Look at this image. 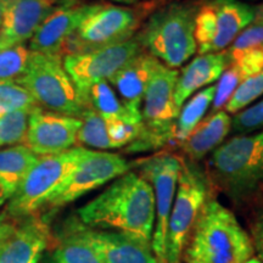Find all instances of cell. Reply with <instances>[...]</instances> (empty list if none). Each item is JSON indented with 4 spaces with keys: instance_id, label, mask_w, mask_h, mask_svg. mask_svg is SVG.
Instances as JSON below:
<instances>
[{
    "instance_id": "11",
    "label": "cell",
    "mask_w": 263,
    "mask_h": 263,
    "mask_svg": "<svg viewBox=\"0 0 263 263\" xmlns=\"http://www.w3.org/2000/svg\"><path fill=\"white\" fill-rule=\"evenodd\" d=\"M137 167L139 174L153 186L155 196V227L151 248L159 263H167V229L182 170V157L161 153L138 161Z\"/></svg>"
},
{
    "instance_id": "24",
    "label": "cell",
    "mask_w": 263,
    "mask_h": 263,
    "mask_svg": "<svg viewBox=\"0 0 263 263\" xmlns=\"http://www.w3.org/2000/svg\"><path fill=\"white\" fill-rule=\"evenodd\" d=\"M215 91L216 85L203 88L202 90L197 91V94L190 98L188 101H185L183 106L179 108L173 137V143L176 145L179 146L192 133L194 128L203 120L206 111L212 105Z\"/></svg>"
},
{
    "instance_id": "15",
    "label": "cell",
    "mask_w": 263,
    "mask_h": 263,
    "mask_svg": "<svg viewBox=\"0 0 263 263\" xmlns=\"http://www.w3.org/2000/svg\"><path fill=\"white\" fill-rule=\"evenodd\" d=\"M95 4L97 3L87 4L78 0H64L52 10L29 39V50L64 57L66 44L94 9Z\"/></svg>"
},
{
    "instance_id": "40",
    "label": "cell",
    "mask_w": 263,
    "mask_h": 263,
    "mask_svg": "<svg viewBox=\"0 0 263 263\" xmlns=\"http://www.w3.org/2000/svg\"><path fill=\"white\" fill-rule=\"evenodd\" d=\"M245 263H261V262H259V259L257 257H251L249 261H246Z\"/></svg>"
},
{
    "instance_id": "30",
    "label": "cell",
    "mask_w": 263,
    "mask_h": 263,
    "mask_svg": "<svg viewBox=\"0 0 263 263\" xmlns=\"http://www.w3.org/2000/svg\"><path fill=\"white\" fill-rule=\"evenodd\" d=\"M31 52L25 44L0 50V82L15 81L24 73Z\"/></svg>"
},
{
    "instance_id": "32",
    "label": "cell",
    "mask_w": 263,
    "mask_h": 263,
    "mask_svg": "<svg viewBox=\"0 0 263 263\" xmlns=\"http://www.w3.org/2000/svg\"><path fill=\"white\" fill-rule=\"evenodd\" d=\"M261 128H263V99L232 117V130L234 133L250 134Z\"/></svg>"
},
{
    "instance_id": "28",
    "label": "cell",
    "mask_w": 263,
    "mask_h": 263,
    "mask_svg": "<svg viewBox=\"0 0 263 263\" xmlns=\"http://www.w3.org/2000/svg\"><path fill=\"white\" fill-rule=\"evenodd\" d=\"M41 107L31 93L15 81L0 82V114L10 111H34Z\"/></svg>"
},
{
    "instance_id": "18",
    "label": "cell",
    "mask_w": 263,
    "mask_h": 263,
    "mask_svg": "<svg viewBox=\"0 0 263 263\" xmlns=\"http://www.w3.org/2000/svg\"><path fill=\"white\" fill-rule=\"evenodd\" d=\"M90 233L103 263H159L151 242L143 238L93 228Z\"/></svg>"
},
{
    "instance_id": "4",
    "label": "cell",
    "mask_w": 263,
    "mask_h": 263,
    "mask_svg": "<svg viewBox=\"0 0 263 263\" xmlns=\"http://www.w3.org/2000/svg\"><path fill=\"white\" fill-rule=\"evenodd\" d=\"M201 3L173 2L154 11L136 38L144 50L167 67L183 66L197 50L195 16Z\"/></svg>"
},
{
    "instance_id": "23",
    "label": "cell",
    "mask_w": 263,
    "mask_h": 263,
    "mask_svg": "<svg viewBox=\"0 0 263 263\" xmlns=\"http://www.w3.org/2000/svg\"><path fill=\"white\" fill-rule=\"evenodd\" d=\"M38 159L39 156L24 144L0 150V184L8 190L10 196L16 192Z\"/></svg>"
},
{
    "instance_id": "16",
    "label": "cell",
    "mask_w": 263,
    "mask_h": 263,
    "mask_svg": "<svg viewBox=\"0 0 263 263\" xmlns=\"http://www.w3.org/2000/svg\"><path fill=\"white\" fill-rule=\"evenodd\" d=\"M62 0H3L0 50L25 44Z\"/></svg>"
},
{
    "instance_id": "33",
    "label": "cell",
    "mask_w": 263,
    "mask_h": 263,
    "mask_svg": "<svg viewBox=\"0 0 263 263\" xmlns=\"http://www.w3.org/2000/svg\"><path fill=\"white\" fill-rule=\"evenodd\" d=\"M141 124L127 122V121L116 118L106 121L107 136L112 149L128 146L138 137Z\"/></svg>"
},
{
    "instance_id": "26",
    "label": "cell",
    "mask_w": 263,
    "mask_h": 263,
    "mask_svg": "<svg viewBox=\"0 0 263 263\" xmlns=\"http://www.w3.org/2000/svg\"><path fill=\"white\" fill-rule=\"evenodd\" d=\"M80 120L82 124L77 133L76 144L87 145L99 150L112 149L107 136L106 122L94 110L90 104L85 105L80 116Z\"/></svg>"
},
{
    "instance_id": "1",
    "label": "cell",
    "mask_w": 263,
    "mask_h": 263,
    "mask_svg": "<svg viewBox=\"0 0 263 263\" xmlns=\"http://www.w3.org/2000/svg\"><path fill=\"white\" fill-rule=\"evenodd\" d=\"M77 213L93 229L127 233L151 242L155 227L153 186L141 174L128 171Z\"/></svg>"
},
{
    "instance_id": "22",
    "label": "cell",
    "mask_w": 263,
    "mask_h": 263,
    "mask_svg": "<svg viewBox=\"0 0 263 263\" xmlns=\"http://www.w3.org/2000/svg\"><path fill=\"white\" fill-rule=\"evenodd\" d=\"M48 263H103L89 227L80 219H71L65 226Z\"/></svg>"
},
{
    "instance_id": "21",
    "label": "cell",
    "mask_w": 263,
    "mask_h": 263,
    "mask_svg": "<svg viewBox=\"0 0 263 263\" xmlns=\"http://www.w3.org/2000/svg\"><path fill=\"white\" fill-rule=\"evenodd\" d=\"M232 129V117L224 110L209 115L192 130L179 147L192 162H197L212 154Z\"/></svg>"
},
{
    "instance_id": "10",
    "label": "cell",
    "mask_w": 263,
    "mask_h": 263,
    "mask_svg": "<svg viewBox=\"0 0 263 263\" xmlns=\"http://www.w3.org/2000/svg\"><path fill=\"white\" fill-rule=\"evenodd\" d=\"M256 17V9L241 0H206L195 16L199 54L224 51Z\"/></svg>"
},
{
    "instance_id": "3",
    "label": "cell",
    "mask_w": 263,
    "mask_h": 263,
    "mask_svg": "<svg viewBox=\"0 0 263 263\" xmlns=\"http://www.w3.org/2000/svg\"><path fill=\"white\" fill-rule=\"evenodd\" d=\"M206 176L235 203L263 195V130L239 134L217 147L207 162Z\"/></svg>"
},
{
    "instance_id": "41",
    "label": "cell",
    "mask_w": 263,
    "mask_h": 263,
    "mask_svg": "<svg viewBox=\"0 0 263 263\" xmlns=\"http://www.w3.org/2000/svg\"><path fill=\"white\" fill-rule=\"evenodd\" d=\"M241 2H242V0H241Z\"/></svg>"
},
{
    "instance_id": "9",
    "label": "cell",
    "mask_w": 263,
    "mask_h": 263,
    "mask_svg": "<svg viewBox=\"0 0 263 263\" xmlns=\"http://www.w3.org/2000/svg\"><path fill=\"white\" fill-rule=\"evenodd\" d=\"M139 14L128 6L97 3L64 49V57L120 44L139 29Z\"/></svg>"
},
{
    "instance_id": "27",
    "label": "cell",
    "mask_w": 263,
    "mask_h": 263,
    "mask_svg": "<svg viewBox=\"0 0 263 263\" xmlns=\"http://www.w3.org/2000/svg\"><path fill=\"white\" fill-rule=\"evenodd\" d=\"M29 111L0 114V147L21 145L28 129Z\"/></svg>"
},
{
    "instance_id": "38",
    "label": "cell",
    "mask_w": 263,
    "mask_h": 263,
    "mask_svg": "<svg viewBox=\"0 0 263 263\" xmlns=\"http://www.w3.org/2000/svg\"><path fill=\"white\" fill-rule=\"evenodd\" d=\"M255 9H256V17L263 18V4H261L258 8H255Z\"/></svg>"
},
{
    "instance_id": "6",
    "label": "cell",
    "mask_w": 263,
    "mask_h": 263,
    "mask_svg": "<svg viewBox=\"0 0 263 263\" xmlns=\"http://www.w3.org/2000/svg\"><path fill=\"white\" fill-rule=\"evenodd\" d=\"M15 82L27 89L42 108L77 118L83 111L61 57L32 51L25 72Z\"/></svg>"
},
{
    "instance_id": "17",
    "label": "cell",
    "mask_w": 263,
    "mask_h": 263,
    "mask_svg": "<svg viewBox=\"0 0 263 263\" xmlns=\"http://www.w3.org/2000/svg\"><path fill=\"white\" fill-rule=\"evenodd\" d=\"M51 240L47 222L37 215L25 217L0 252V263H38Z\"/></svg>"
},
{
    "instance_id": "19",
    "label": "cell",
    "mask_w": 263,
    "mask_h": 263,
    "mask_svg": "<svg viewBox=\"0 0 263 263\" xmlns=\"http://www.w3.org/2000/svg\"><path fill=\"white\" fill-rule=\"evenodd\" d=\"M157 61L153 55L143 50L107 81L121 95L124 107L134 116L141 117L144 94Z\"/></svg>"
},
{
    "instance_id": "8",
    "label": "cell",
    "mask_w": 263,
    "mask_h": 263,
    "mask_svg": "<svg viewBox=\"0 0 263 263\" xmlns=\"http://www.w3.org/2000/svg\"><path fill=\"white\" fill-rule=\"evenodd\" d=\"M211 184L195 162L182 159L178 186L167 229V263H180L184 249L203 205L210 196Z\"/></svg>"
},
{
    "instance_id": "31",
    "label": "cell",
    "mask_w": 263,
    "mask_h": 263,
    "mask_svg": "<svg viewBox=\"0 0 263 263\" xmlns=\"http://www.w3.org/2000/svg\"><path fill=\"white\" fill-rule=\"evenodd\" d=\"M242 81H244V77H242L241 73L236 70L234 66L229 65L226 68V71L223 72L221 77H219L218 84L216 85L211 114L221 111L222 108H224L227 103L229 101V99L232 98V95L234 94L235 89L239 87V84Z\"/></svg>"
},
{
    "instance_id": "34",
    "label": "cell",
    "mask_w": 263,
    "mask_h": 263,
    "mask_svg": "<svg viewBox=\"0 0 263 263\" xmlns=\"http://www.w3.org/2000/svg\"><path fill=\"white\" fill-rule=\"evenodd\" d=\"M251 240L259 262L263 263V210L255 217L251 226Z\"/></svg>"
},
{
    "instance_id": "7",
    "label": "cell",
    "mask_w": 263,
    "mask_h": 263,
    "mask_svg": "<svg viewBox=\"0 0 263 263\" xmlns=\"http://www.w3.org/2000/svg\"><path fill=\"white\" fill-rule=\"evenodd\" d=\"M85 150L83 146H73L60 154L39 156L37 163L9 199L5 211L17 219L37 215L49 196L70 176Z\"/></svg>"
},
{
    "instance_id": "39",
    "label": "cell",
    "mask_w": 263,
    "mask_h": 263,
    "mask_svg": "<svg viewBox=\"0 0 263 263\" xmlns=\"http://www.w3.org/2000/svg\"><path fill=\"white\" fill-rule=\"evenodd\" d=\"M3 21V0H0V27H2Z\"/></svg>"
},
{
    "instance_id": "37",
    "label": "cell",
    "mask_w": 263,
    "mask_h": 263,
    "mask_svg": "<svg viewBox=\"0 0 263 263\" xmlns=\"http://www.w3.org/2000/svg\"><path fill=\"white\" fill-rule=\"evenodd\" d=\"M115 3H118V4H124V5H134L139 4V3L146 2V0H112Z\"/></svg>"
},
{
    "instance_id": "36",
    "label": "cell",
    "mask_w": 263,
    "mask_h": 263,
    "mask_svg": "<svg viewBox=\"0 0 263 263\" xmlns=\"http://www.w3.org/2000/svg\"><path fill=\"white\" fill-rule=\"evenodd\" d=\"M10 197H11V196H10V194H9L8 190H6L4 186H3L2 184H0V207L4 205L5 202H8Z\"/></svg>"
},
{
    "instance_id": "14",
    "label": "cell",
    "mask_w": 263,
    "mask_h": 263,
    "mask_svg": "<svg viewBox=\"0 0 263 263\" xmlns=\"http://www.w3.org/2000/svg\"><path fill=\"white\" fill-rule=\"evenodd\" d=\"M81 124V120L77 117L38 107L29 115L24 145L38 156L64 153L73 147Z\"/></svg>"
},
{
    "instance_id": "13",
    "label": "cell",
    "mask_w": 263,
    "mask_h": 263,
    "mask_svg": "<svg viewBox=\"0 0 263 263\" xmlns=\"http://www.w3.org/2000/svg\"><path fill=\"white\" fill-rule=\"evenodd\" d=\"M129 170L130 163L118 154L87 149L70 176L49 196L43 207L60 209Z\"/></svg>"
},
{
    "instance_id": "2",
    "label": "cell",
    "mask_w": 263,
    "mask_h": 263,
    "mask_svg": "<svg viewBox=\"0 0 263 263\" xmlns=\"http://www.w3.org/2000/svg\"><path fill=\"white\" fill-rule=\"evenodd\" d=\"M251 236L234 213L210 196L189 236L182 259L185 263H245L254 257Z\"/></svg>"
},
{
    "instance_id": "12",
    "label": "cell",
    "mask_w": 263,
    "mask_h": 263,
    "mask_svg": "<svg viewBox=\"0 0 263 263\" xmlns=\"http://www.w3.org/2000/svg\"><path fill=\"white\" fill-rule=\"evenodd\" d=\"M143 50L136 35H133L120 44L65 57L62 64L71 81L73 82L82 105L85 106L89 104L88 94L94 84L103 81L107 82L128 61L136 58Z\"/></svg>"
},
{
    "instance_id": "29",
    "label": "cell",
    "mask_w": 263,
    "mask_h": 263,
    "mask_svg": "<svg viewBox=\"0 0 263 263\" xmlns=\"http://www.w3.org/2000/svg\"><path fill=\"white\" fill-rule=\"evenodd\" d=\"M261 95H263V71L242 81L223 110L228 115H235L250 106Z\"/></svg>"
},
{
    "instance_id": "20",
    "label": "cell",
    "mask_w": 263,
    "mask_h": 263,
    "mask_svg": "<svg viewBox=\"0 0 263 263\" xmlns=\"http://www.w3.org/2000/svg\"><path fill=\"white\" fill-rule=\"evenodd\" d=\"M229 66L226 50L201 54L193 59L178 73L174 88V103L180 108L196 90L219 80Z\"/></svg>"
},
{
    "instance_id": "25",
    "label": "cell",
    "mask_w": 263,
    "mask_h": 263,
    "mask_svg": "<svg viewBox=\"0 0 263 263\" xmlns=\"http://www.w3.org/2000/svg\"><path fill=\"white\" fill-rule=\"evenodd\" d=\"M88 99H89V104L104 118L105 122L121 118L127 122L141 124V117L134 116L124 107L122 101L117 98L112 87L106 81L94 84L90 88Z\"/></svg>"
},
{
    "instance_id": "5",
    "label": "cell",
    "mask_w": 263,
    "mask_h": 263,
    "mask_svg": "<svg viewBox=\"0 0 263 263\" xmlns=\"http://www.w3.org/2000/svg\"><path fill=\"white\" fill-rule=\"evenodd\" d=\"M179 72L156 62L146 85L138 137L127 146V153H144L173 143L179 108L174 103V88Z\"/></svg>"
},
{
    "instance_id": "35",
    "label": "cell",
    "mask_w": 263,
    "mask_h": 263,
    "mask_svg": "<svg viewBox=\"0 0 263 263\" xmlns=\"http://www.w3.org/2000/svg\"><path fill=\"white\" fill-rule=\"evenodd\" d=\"M18 223L20 219L9 215L5 210L0 213V252L5 246L6 241L10 239V236L14 234Z\"/></svg>"
}]
</instances>
